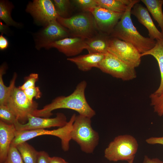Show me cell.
Here are the masks:
<instances>
[{
	"mask_svg": "<svg viewBox=\"0 0 163 163\" xmlns=\"http://www.w3.org/2000/svg\"><path fill=\"white\" fill-rule=\"evenodd\" d=\"M87 85L85 81L80 82L70 95L56 97L42 109L35 110L32 115L37 117L48 118L52 115V112L53 110L64 108L74 110L79 114L91 118L96 113L88 103L85 97V91Z\"/></svg>",
	"mask_w": 163,
	"mask_h": 163,
	"instance_id": "1",
	"label": "cell"
},
{
	"mask_svg": "<svg viewBox=\"0 0 163 163\" xmlns=\"http://www.w3.org/2000/svg\"><path fill=\"white\" fill-rule=\"evenodd\" d=\"M140 1L133 0L127 7L110 36L131 44L142 54L154 47L156 41L141 35L132 22L131 17V10L134 5Z\"/></svg>",
	"mask_w": 163,
	"mask_h": 163,
	"instance_id": "2",
	"label": "cell"
},
{
	"mask_svg": "<svg viewBox=\"0 0 163 163\" xmlns=\"http://www.w3.org/2000/svg\"><path fill=\"white\" fill-rule=\"evenodd\" d=\"M91 118L82 115L76 116L70 133L71 139L87 153H92L97 145L99 136L91 126Z\"/></svg>",
	"mask_w": 163,
	"mask_h": 163,
	"instance_id": "3",
	"label": "cell"
},
{
	"mask_svg": "<svg viewBox=\"0 0 163 163\" xmlns=\"http://www.w3.org/2000/svg\"><path fill=\"white\" fill-rule=\"evenodd\" d=\"M139 144L136 139L129 134L119 135L108 144L104 151V157L113 162L134 159Z\"/></svg>",
	"mask_w": 163,
	"mask_h": 163,
	"instance_id": "4",
	"label": "cell"
},
{
	"mask_svg": "<svg viewBox=\"0 0 163 163\" xmlns=\"http://www.w3.org/2000/svg\"><path fill=\"white\" fill-rule=\"evenodd\" d=\"M76 115L73 114L69 121L64 126L57 129L48 130L38 129L31 130H16L15 136L11 142V146H16L18 144L24 142L37 136L50 135L57 136L61 140L62 147L65 151L69 148V142L71 139L70 133Z\"/></svg>",
	"mask_w": 163,
	"mask_h": 163,
	"instance_id": "5",
	"label": "cell"
},
{
	"mask_svg": "<svg viewBox=\"0 0 163 163\" xmlns=\"http://www.w3.org/2000/svg\"><path fill=\"white\" fill-rule=\"evenodd\" d=\"M57 21L69 30L72 37L85 39L92 37L96 27L92 14L88 13H81L66 18L58 15Z\"/></svg>",
	"mask_w": 163,
	"mask_h": 163,
	"instance_id": "6",
	"label": "cell"
},
{
	"mask_svg": "<svg viewBox=\"0 0 163 163\" xmlns=\"http://www.w3.org/2000/svg\"><path fill=\"white\" fill-rule=\"evenodd\" d=\"M6 105L13 112L18 121L22 124L27 123L29 115L37 109L38 104L30 101L23 91L15 86L7 100Z\"/></svg>",
	"mask_w": 163,
	"mask_h": 163,
	"instance_id": "7",
	"label": "cell"
},
{
	"mask_svg": "<svg viewBox=\"0 0 163 163\" xmlns=\"http://www.w3.org/2000/svg\"><path fill=\"white\" fill-rule=\"evenodd\" d=\"M98 68L102 72L123 81L133 80L136 77L134 68L123 62L107 52Z\"/></svg>",
	"mask_w": 163,
	"mask_h": 163,
	"instance_id": "8",
	"label": "cell"
},
{
	"mask_svg": "<svg viewBox=\"0 0 163 163\" xmlns=\"http://www.w3.org/2000/svg\"><path fill=\"white\" fill-rule=\"evenodd\" d=\"M108 52L134 68L140 64L141 54L131 44L117 38L110 37Z\"/></svg>",
	"mask_w": 163,
	"mask_h": 163,
	"instance_id": "9",
	"label": "cell"
},
{
	"mask_svg": "<svg viewBox=\"0 0 163 163\" xmlns=\"http://www.w3.org/2000/svg\"><path fill=\"white\" fill-rule=\"evenodd\" d=\"M26 11L32 16L37 24L44 27L57 20L58 14L50 0H34L28 4Z\"/></svg>",
	"mask_w": 163,
	"mask_h": 163,
	"instance_id": "10",
	"label": "cell"
},
{
	"mask_svg": "<svg viewBox=\"0 0 163 163\" xmlns=\"http://www.w3.org/2000/svg\"><path fill=\"white\" fill-rule=\"evenodd\" d=\"M70 34L69 30L61 25L57 20L53 21L39 32L35 37V47L37 50L46 48L51 43L69 37Z\"/></svg>",
	"mask_w": 163,
	"mask_h": 163,
	"instance_id": "11",
	"label": "cell"
},
{
	"mask_svg": "<svg viewBox=\"0 0 163 163\" xmlns=\"http://www.w3.org/2000/svg\"><path fill=\"white\" fill-rule=\"evenodd\" d=\"M67 122L65 115L62 113H59L53 118L37 117L30 115L27 123L22 124L18 120L14 125L17 130H31L53 127H61L65 126Z\"/></svg>",
	"mask_w": 163,
	"mask_h": 163,
	"instance_id": "12",
	"label": "cell"
},
{
	"mask_svg": "<svg viewBox=\"0 0 163 163\" xmlns=\"http://www.w3.org/2000/svg\"><path fill=\"white\" fill-rule=\"evenodd\" d=\"M91 13L94 18L96 27L103 34L109 36L124 14L112 11L99 6Z\"/></svg>",
	"mask_w": 163,
	"mask_h": 163,
	"instance_id": "13",
	"label": "cell"
},
{
	"mask_svg": "<svg viewBox=\"0 0 163 163\" xmlns=\"http://www.w3.org/2000/svg\"><path fill=\"white\" fill-rule=\"evenodd\" d=\"M85 39L78 37H67L51 43L46 49L56 48L67 56H73L86 49Z\"/></svg>",
	"mask_w": 163,
	"mask_h": 163,
	"instance_id": "14",
	"label": "cell"
},
{
	"mask_svg": "<svg viewBox=\"0 0 163 163\" xmlns=\"http://www.w3.org/2000/svg\"><path fill=\"white\" fill-rule=\"evenodd\" d=\"M131 14L146 28L149 37L156 40L163 39V34L155 26L147 8L139 2L136 3L132 7Z\"/></svg>",
	"mask_w": 163,
	"mask_h": 163,
	"instance_id": "15",
	"label": "cell"
},
{
	"mask_svg": "<svg viewBox=\"0 0 163 163\" xmlns=\"http://www.w3.org/2000/svg\"><path fill=\"white\" fill-rule=\"evenodd\" d=\"M16 130L14 125L0 120V163H2L7 156Z\"/></svg>",
	"mask_w": 163,
	"mask_h": 163,
	"instance_id": "16",
	"label": "cell"
},
{
	"mask_svg": "<svg viewBox=\"0 0 163 163\" xmlns=\"http://www.w3.org/2000/svg\"><path fill=\"white\" fill-rule=\"evenodd\" d=\"M105 54L88 53V54L69 58L67 60L74 63L78 69L82 71H89L94 67H98L104 59Z\"/></svg>",
	"mask_w": 163,
	"mask_h": 163,
	"instance_id": "17",
	"label": "cell"
},
{
	"mask_svg": "<svg viewBox=\"0 0 163 163\" xmlns=\"http://www.w3.org/2000/svg\"><path fill=\"white\" fill-rule=\"evenodd\" d=\"M154 47L150 50L140 54L141 57L146 55L152 56L157 60L161 75V82L158 88L153 93L160 96L163 94V39L156 40Z\"/></svg>",
	"mask_w": 163,
	"mask_h": 163,
	"instance_id": "18",
	"label": "cell"
},
{
	"mask_svg": "<svg viewBox=\"0 0 163 163\" xmlns=\"http://www.w3.org/2000/svg\"><path fill=\"white\" fill-rule=\"evenodd\" d=\"M110 36L104 34L85 39L86 49L88 53L105 54L108 52Z\"/></svg>",
	"mask_w": 163,
	"mask_h": 163,
	"instance_id": "19",
	"label": "cell"
},
{
	"mask_svg": "<svg viewBox=\"0 0 163 163\" xmlns=\"http://www.w3.org/2000/svg\"><path fill=\"white\" fill-rule=\"evenodd\" d=\"M146 6L149 12L157 22L163 34V0H141Z\"/></svg>",
	"mask_w": 163,
	"mask_h": 163,
	"instance_id": "20",
	"label": "cell"
},
{
	"mask_svg": "<svg viewBox=\"0 0 163 163\" xmlns=\"http://www.w3.org/2000/svg\"><path fill=\"white\" fill-rule=\"evenodd\" d=\"M133 0H95L98 6L112 11L124 13Z\"/></svg>",
	"mask_w": 163,
	"mask_h": 163,
	"instance_id": "21",
	"label": "cell"
},
{
	"mask_svg": "<svg viewBox=\"0 0 163 163\" xmlns=\"http://www.w3.org/2000/svg\"><path fill=\"white\" fill-rule=\"evenodd\" d=\"M16 147L24 163H37L39 152L26 142L18 144Z\"/></svg>",
	"mask_w": 163,
	"mask_h": 163,
	"instance_id": "22",
	"label": "cell"
},
{
	"mask_svg": "<svg viewBox=\"0 0 163 163\" xmlns=\"http://www.w3.org/2000/svg\"><path fill=\"white\" fill-rule=\"evenodd\" d=\"M5 66H2L0 69V105H6L11 92L15 86L17 74H15L8 86H6L3 80L2 75L5 72Z\"/></svg>",
	"mask_w": 163,
	"mask_h": 163,
	"instance_id": "23",
	"label": "cell"
},
{
	"mask_svg": "<svg viewBox=\"0 0 163 163\" xmlns=\"http://www.w3.org/2000/svg\"><path fill=\"white\" fill-rule=\"evenodd\" d=\"M13 6L8 1L0 0V19L8 26L20 27L21 26V24L14 21L11 16V11Z\"/></svg>",
	"mask_w": 163,
	"mask_h": 163,
	"instance_id": "24",
	"label": "cell"
},
{
	"mask_svg": "<svg viewBox=\"0 0 163 163\" xmlns=\"http://www.w3.org/2000/svg\"><path fill=\"white\" fill-rule=\"evenodd\" d=\"M0 119L9 124L14 125L18 120L15 114L6 105H0Z\"/></svg>",
	"mask_w": 163,
	"mask_h": 163,
	"instance_id": "25",
	"label": "cell"
},
{
	"mask_svg": "<svg viewBox=\"0 0 163 163\" xmlns=\"http://www.w3.org/2000/svg\"><path fill=\"white\" fill-rule=\"evenodd\" d=\"M52 1L58 15L66 18L70 5V1L69 0H53Z\"/></svg>",
	"mask_w": 163,
	"mask_h": 163,
	"instance_id": "26",
	"label": "cell"
},
{
	"mask_svg": "<svg viewBox=\"0 0 163 163\" xmlns=\"http://www.w3.org/2000/svg\"><path fill=\"white\" fill-rule=\"evenodd\" d=\"M149 98L154 112L159 117L163 116V94L158 96L152 93L150 95Z\"/></svg>",
	"mask_w": 163,
	"mask_h": 163,
	"instance_id": "27",
	"label": "cell"
},
{
	"mask_svg": "<svg viewBox=\"0 0 163 163\" xmlns=\"http://www.w3.org/2000/svg\"><path fill=\"white\" fill-rule=\"evenodd\" d=\"M24 162L17 148L11 146L7 156L2 163H24Z\"/></svg>",
	"mask_w": 163,
	"mask_h": 163,
	"instance_id": "28",
	"label": "cell"
},
{
	"mask_svg": "<svg viewBox=\"0 0 163 163\" xmlns=\"http://www.w3.org/2000/svg\"><path fill=\"white\" fill-rule=\"evenodd\" d=\"M73 2L82 10L90 13L95 8L98 6L95 0H75Z\"/></svg>",
	"mask_w": 163,
	"mask_h": 163,
	"instance_id": "29",
	"label": "cell"
},
{
	"mask_svg": "<svg viewBox=\"0 0 163 163\" xmlns=\"http://www.w3.org/2000/svg\"><path fill=\"white\" fill-rule=\"evenodd\" d=\"M38 79V74L32 73L25 77V82L21 86L18 87L24 90L26 89L35 87V84Z\"/></svg>",
	"mask_w": 163,
	"mask_h": 163,
	"instance_id": "30",
	"label": "cell"
},
{
	"mask_svg": "<svg viewBox=\"0 0 163 163\" xmlns=\"http://www.w3.org/2000/svg\"><path fill=\"white\" fill-rule=\"evenodd\" d=\"M23 91L27 97L31 102L34 101L33 99L34 97L37 99L40 98L42 96V93L38 87L27 88Z\"/></svg>",
	"mask_w": 163,
	"mask_h": 163,
	"instance_id": "31",
	"label": "cell"
},
{
	"mask_svg": "<svg viewBox=\"0 0 163 163\" xmlns=\"http://www.w3.org/2000/svg\"><path fill=\"white\" fill-rule=\"evenodd\" d=\"M50 156L44 151L38 152L37 163H50Z\"/></svg>",
	"mask_w": 163,
	"mask_h": 163,
	"instance_id": "32",
	"label": "cell"
},
{
	"mask_svg": "<svg viewBox=\"0 0 163 163\" xmlns=\"http://www.w3.org/2000/svg\"><path fill=\"white\" fill-rule=\"evenodd\" d=\"M145 142L149 145L160 144L163 145V136L150 137L146 139Z\"/></svg>",
	"mask_w": 163,
	"mask_h": 163,
	"instance_id": "33",
	"label": "cell"
},
{
	"mask_svg": "<svg viewBox=\"0 0 163 163\" xmlns=\"http://www.w3.org/2000/svg\"><path fill=\"white\" fill-rule=\"evenodd\" d=\"M1 34L0 35V49L4 50L8 46L9 43L7 39Z\"/></svg>",
	"mask_w": 163,
	"mask_h": 163,
	"instance_id": "34",
	"label": "cell"
},
{
	"mask_svg": "<svg viewBox=\"0 0 163 163\" xmlns=\"http://www.w3.org/2000/svg\"><path fill=\"white\" fill-rule=\"evenodd\" d=\"M143 163H163V161L158 158H151L145 155L144 157Z\"/></svg>",
	"mask_w": 163,
	"mask_h": 163,
	"instance_id": "35",
	"label": "cell"
},
{
	"mask_svg": "<svg viewBox=\"0 0 163 163\" xmlns=\"http://www.w3.org/2000/svg\"><path fill=\"white\" fill-rule=\"evenodd\" d=\"M10 31L9 26L4 24L0 21V32L1 34L8 35L10 33Z\"/></svg>",
	"mask_w": 163,
	"mask_h": 163,
	"instance_id": "36",
	"label": "cell"
},
{
	"mask_svg": "<svg viewBox=\"0 0 163 163\" xmlns=\"http://www.w3.org/2000/svg\"><path fill=\"white\" fill-rule=\"evenodd\" d=\"M50 163H68L62 158L58 157H50Z\"/></svg>",
	"mask_w": 163,
	"mask_h": 163,
	"instance_id": "37",
	"label": "cell"
},
{
	"mask_svg": "<svg viewBox=\"0 0 163 163\" xmlns=\"http://www.w3.org/2000/svg\"><path fill=\"white\" fill-rule=\"evenodd\" d=\"M134 159H132L128 161V163H133V161H134Z\"/></svg>",
	"mask_w": 163,
	"mask_h": 163,
	"instance_id": "38",
	"label": "cell"
},
{
	"mask_svg": "<svg viewBox=\"0 0 163 163\" xmlns=\"http://www.w3.org/2000/svg\"></svg>",
	"mask_w": 163,
	"mask_h": 163,
	"instance_id": "39",
	"label": "cell"
}]
</instances>
